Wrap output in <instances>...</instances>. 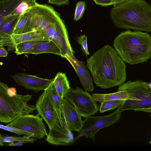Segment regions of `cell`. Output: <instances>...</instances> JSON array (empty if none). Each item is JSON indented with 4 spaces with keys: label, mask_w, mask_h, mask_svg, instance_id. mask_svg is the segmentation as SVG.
Segmentation results:
<instances>
[{
    "label": "cell",
    "mask_w": 151,
    "mask_h": 151,
    "mask_svg": "<svg viewBox=\"0 0 151 151\" xmlns=\"http://www.w3.org/2000/svg\"><path fill=\"white\" fill-rule=\"evenodd\" d=\"M86 66L96 86L102 88L119 86L126 81L125 64L116 50L109 45L87 59Z\"/></svg>",
    "instance_id": "1"
},
{
    "label": "cell",
    "mask_w": 151,
    "mask_h": 151,
    "mask_svg": "<svg viewBox=\"0 0 151 151\" xmlns=\"http://www.w3.org/2000/svg\"><path fill=\"white\" fill-rule=\"evenodd\" d=\"M110 16L118 28L151 32V5L145 0H127L114 6Z\"/></svg>",
    "instance_id": "2"
},
{
    "label": "cell",
    "mask_w": 151,
    "mask_h": 151,
    "mask_svg": "<svg viewBox=\"0 0 151 151\" xmlns=\"http://www.w3.org/2000/svg\"><path fill=\"white\" fill-rule=\"evenodd\" d=\"M113 46L124 61L130 65L151 59V36L148 33L127 29L116 37Z\"/></svg>",
    "instance_id": "3"
},
{
    "label": "cell",
    "mask_w": 151,
    "mask_h": 151,
    "mask_svg": "<svg viewBox=\"0 0 151 151\" xmlns=\"http://www.w3.org/2000/svg\"><path fill=\"white\" fill-rule=\"evenodd\" d=\"M32 96L29 94H17L15 88H9L7 84L0 81V122L9 123L20 116L37 110L36 106L27 104Z\"/></svg>",
    "instance_id": "4"
},
{
    "label": "cell",
    "mask_w": 151,
    "mask_h": 151,
    "mask_svg": "<svg viewBox=\"0 0 151 151\" xmlns=\"http://www.w3.org/2000/svg\"><path fill=\"white\" fill-rule=\"evenodd\" d=\"M126 90L128 99L122 104L123 111L151 107V82L129 80L119 86L117 91Z\"/></svg>",
    "instance_id": "5"
},
{
    "label": "cell",
    "mask_w": 151,
    "mask_h": 151,
    "mask_svg": "<svg viewBox=\"0 0 151 151\" xmlns=\"http://www.w3.org/2000/svg\"><path fill=\"white\" fill-rule=\"evenodd\" d=\"M35 106L38 113L49 129L64 134L71 132L68 128L64 118L56 111L44 91L37 100Z\"/></svg>",
    "instance_id": "6"
},
{
    "label": "cell",
    "mask_w": 151,
    "mask_h": 151,
    "mask_svg": "<svg viewBox=\"0 0 151 151\" xmlns=\"http://www.w3.org/2000/svg\"><path fill=\"white\" fill-rule=\"evenodd\" d=\"M123 111L121 104L115 111L109 115L97 117L90 116L86 118L76 139L84 136L94 141L96 132L102 128L119 122Z\"/></svg>",
    "instance_id": "7"
},
{
    "label": "cell",
    "mask_w": 151,
    "mask_h": 151,
    "mask_svg": "<svg viewBox=\"0 0 151 151\" xmlns=\"http://www.w3.org/2000/svg\"><path fill=\"white\" fill-rule=\"evenodd\" d=\"M64 98L71 102L84 118L94 115L99 110L97 102L91 95L78 87L76 88H70Z\"/></svg>",
    "instance_id": "8"
},
{
    "label": "cell",
    "mask_w": 151,
    "mask_h": 151,
    "mask_svg": "<svg viewBox=\"0 0 151 151\" xmlns=\"http://www.w3.org/2000/svg\"><path fill=\"white\" fill-rule=\"evenodd\" d=\"M6 125L32 133L34 138H43L48 134L43 119L38 113L36 115L29 114L20 116Z\"/></svg>",
    "instance_id": "9"
},
{
    "label": "cell",
    "mask_w": 151,
    "mask_h": 151,
    "mask_svg": "<svg viewBox=\"0 0 151 151\" xmlns=\"http://www.w3.org/2000/svg\"><path fill=\"white\" fill-rule=\"evenodd\" d=\"M12 77L17 84L27 90L33 91L36 93L44 91L54 80V78H43L23 73H17Z\"/></svg>",
    "instance_id": "10"
},
{
    "label": "cell",
    "mask_w": 151,
    "mask_h": 151,
    "mask_svg": "<svg viewBox=\"0 0 151 151\" xmlns=\"http://www.w3.org/2000/svg\"><path fill=\"white\" fill-rule=\"evenodd\" d=\"M61 114L69 130L71 132L75 131L79 132L83 125L82 116L75 106L64 98L62 104Z\"/></svg>",
    "instance_id": "11"
},
{
    "label": "cell",
    "mask_w": 151,
    "mask_h": 151,
    "mask_svg": "<svg viewBox=\"0 0 151 151\" xmlns=\"http://www.w3.org/2000/svg\"><path fill=\"white\" fill-rule=\"evenodd\" d=\"M73 67L84 91L90 92L94 90L92 78L84 62L78 60L73 55L65 57Z\"/></svg>",
    "instance_id": "12"
},
{
    "label": "cell",
    "mask_w": 151,
    "mask_h": 151,
    "mask_svg": "<svg viewBox=\"0 0 151 151\" xmlns=\"http://www.w3.org/2000/svg\"><path fill=\"white\" fill-rule=\"evenodd\" d=\"M10 38L11 50L15 49L16 45L22 42L34 40H50L51 39L44 31L40 29L20 35L12 34Z\"/></svg>",
    "instance_id": "13"
},
{
    "label": "cell",
    "mask_w": 151,
    "mask_h": 151,
    "mask_svg": "<svg viewBox=\"0 0 151 151\" xmlns=\"http://www.w3.org/2000/svg\"><path fill=\"white\" fill-rule=\"evenodd\" d=\"M46 136V140L51 145H68L74 142L73 133H63L53 130L49 129Z\"/></svg>",
    "instance_id": "14"
},
{
    "label": "cell",
    "mask_w": 151,
    "mask_h": 151,
    "mask_svg": "<svg viewBox=\"0 0 151 151\" xmlns=\"http://www.w3.org/2000/svg\"><path fill=\"white\" fill-rule=\"evenodd\" d=\"M43 53H50L58 55L62 57L61 50L57 43L51 39L47 42L39 45L26 53L38 55Z\"/></svg>",
    "instance_id": "15"
},
{
    "label": "cell",
    "mask_w": 151,
    "mask_h": 151,
    "mask_svg": "<svg viewBox=\"0 0 151 151\" xmlns=\"http://www.w3.org/2000/svg\"><path fill=\"white\" fill-rule=\"evenodd\" d=\"M21 15L11 14L0 17V34H12Z\"/></svg>",
    "instance_id": "16"
},
{
    "label": "cell",
    "mask_w": 151,
    "mask_h": 151,
    "mask_svg": "<svg viewBox=\"0 0 151 151\" xmlns=\"http://www.w3.org/2000/svg\"><path fill=\"white\" fill-rule=\"evenodd\" d=\"M53 83L58 95L61 98H64L70 88L69 82L65 73H58L54 78Z\"/></svg>",
    "instance_id": "17"
},
{
    "label": "cell",
    "mask_w": 151,
    "mask_h": 151,
    "mask_svg": "<svg viewBox=\"0 0 151 151\" xmlns=\"http://www.w3.org/2000/svg\"><path fill=\"white\" fill-rule=\"evenodd\" d=\"M91 96L93 99L100 103L106 101L116 100L127 99L129 97L127 91L123 90L117 92L109 94L94 93Z\"/></svg>",
    "instance_id": "18"
},
{
    "label": "cell",
    "mask_w": 151,
    "mask_h": 151,
    "mask_svg": "<svg viewBox=\"0 0 151 151\" xmlns=\"http://www.w3.org/2000/svg\"><path fill=\"white\" fill-rule=\"evenodd\" d=\"M35 31L27 12L20 16L12 34L20 35Z\"/></svg>",
    "instance_id": "19"
},
{
    "label": "cell",
    "mask_w": 151,
    "mask_h": 151,
    "mask_svg": "<svg viewBox=\"0 0 151 151\" xmlns=\"http://www.w3.org/2000/svg\"><path fill=\"white\" fill-rule=\"evenodd\" d=\"M53 80L44 90L57 112L61 114L62 104L63 99L58 94L53 83Z\"/></svg>",
    "instance_id": "20"
},
{
    "label": "cell",
    "mask_w": 151,
    "mask_h": 151,
    "mask_svg": "<svg viewBox=\"0 0 151 151\" xmlns=\"http://www.w3.org/2000/svg\"><path fill=\"white\" fill-rule=\"evenodd\" d=\"M49 40H34L22 42L16 45L14 52L17 55L26 53L27 52L41 44Z\"/></svg>",
    "instance_id": "21"
},
{
    "label": "cell",
    "mask_w": 151,
    "mask_h": 151,
    "mask_svg": "<svg viewBox=\"0 0 151 151\" xmlns=\"http://www.w3.org/2000/svg\"><path fill=\"white\" fill-rule=\"evenodd\" d=\"M20 0H10L0 2V17L12 14Z\"/></svg>",
    "instance_id": "22"
},
{
    "label": "cell",
    "mask_w": 151,
    "mask_h": 151,
    "mask_svg": "<svg viewBox=\"0 0 151 151\" xmlns=\"http://www.w3.org/2000/svg\"><path fill=\"white\" fill-rule=\"evenodd\" d=\"M124 100H116L104 102L101 104L99 110L100 113H101L110 110H114L117 108Z\"/></svg>",
    "instance_id": "23"
},
{
    "label": "cell",
    "mask_w": 151,
    "mask_h": 151,
    "mask_svg": "<svg viewBox=\"0 0 151 151\" xmlns=\"http://www.w3.org/2000/svg\"><path fill=\"white\" fill-rule=\"evenodd\" d=\"M31 7L27 3L20 0L12 14L21 15L27 12Z\"/></svg>",
    "instance_id": "24"
},
{
    "label": "cell",
    "mask_w": 151,
    "mask_h": 151,
    "mask_svg": "<svg viewBox=\"0 0 151 151\" xmlns=\"http://www.w3.org/2000/svg\"><path fill=\"white\" fill-rule=\"evenodd\" d=\"M85 7L86 4L84 1H80L77 3L74 16V20L75 21H77L82 17Z\"/></svg>",
    "instance_id": "25"
},
{
    "label": "cell",
    "mask_w": 151,
    "mask_h": 151,
    "mask_svg": "<svg viewBox=\"0 0 151 151\" xmlns=\"http://www.w3.org/2000/svg\"><path fill=\"white\" fill-rule=\"evenodd\" d=\"M75 39L81 46L83 53L87 56L89 55L87 43V37L84 35H81L76 37Z\"/></svg>",
    "instance_id": "26"
},
{
    "label": "cell",
    "mask_w": 151,
    "mask_h": 151,
    "mask_svg": "<svg viewBox=\"0 0 151 151\" xmlns=\"http://www.w3.org/2000/svg\"><path fill=\"white\" fill-rule=\"evenodd\" d=\"M0 128L4 130L17 134L19 135H28L30 136L31 137H32L33 136V134L32 133L28 132L15 127L0 124Z\"/></svg>",
    "instance_id": "27"
},
{
    "label": "cell",
    "mask_w": 151,
    "mask_h": 151,
    "mask_svg": "<svg viewBox=\"0 0 151 151\" xmlns=\"http://www.w3.org/2000/svg\"><path fill=\"white\" fill-rule=\"evenodd\" d=\"M24 136V138L21 141L15 143L12 142L6 145L10 146H20L23 145L25 143H34L36 140L35 138L31 137L30 136L26 135Z\"/></svg>",
    "instance_id": "28"
},
{
    "label": "cell",
    "mask_w": 151,
    "mask_h": 151,
    "mask_svg": "<svg viewBox=\"0 0 151 151\" xmlns=\"http://www.w3.org/2000/svg\"><path fill=\"white\" fill-rule=\"evenodd\" d=\"M0 146H2L4 145L3 143H11L14 142H19L22 140L24 138L23 137H15L13 136H4L0 134Z\"/></svg>",
    "instance_id": "29"
},
{
    "label": "cell",
    "mask_w": 151,
    "mask_h": 151,
    "mask_svg": "<svg viewBox=\"0 0 151 151\" xmlns=\"http://www.w3.org/2000/svg\"><path fill=\"white\" fill-rule=\"evenodd\" d=\"M49 3L60 6L63 5H68L70 0H48Z\"/></svg>",
    "instance_id": "30"
},
{
    "label": "cell",
    "mask_w": 151,
    "mask_h": 151,
    "mask_svg": "<svg viewBox=\"0 0 151 151\" xmlns=\"http://www.w3.org/2000/svg\"><path fill=\"white\" fill-rule=\"evenodd\" d=\"M95 3L102 6H108L113 5L111 0H93Z\"/></svg>",
    "instance_id": "31"
},
{
    "label": "cell",
    "mask_w": 151,
    "mask_h": 151,
    "mask_svg": "<svg viewBox=\"0 0 151 151\" xmlns=\"http://www.w3.org/2000/svg\"><path fill=\"white\" fill-rule=\"evenodd\" d=\"M8 52L3 47H0V56L1 57H6L8 55Z\"/></svg>",
    "instance_id": "32"
},
{
    "label": "cell",
    "mask_w": 151,
    "mask_h": 151,
    "mask_svg": "<svg viewBox=\"0 0 151 151\" xmlns=\"http://www.w3.org/2000/svg\"><path fill=\"white\" fill-rule=\"evenodd\" d=\"M135 111H142L145 112H150L151 113V107L139 109H135L134 110ZM149 116L151 117V114H150Z\"/></svg>",
    "instance_id": "33"
},
{
    "label": "cell",
    "mask_w": 151,
    "mask_h": 151,
    "mask_svg": "<svg viewBox=\"0 0 151 151\" xmlns=\"http://www.w3.org/2000/svg\"><path fill=\"white\" fill-rule=\"evenodd\" d=\"M127 0H111L113 6H116Z\"/></svg>",
    "instance_id": "34"
},
{
    "label": "cell",
    "mask_w": 151,
    "mask_h": 151,
    "mask_svg": "<svg viewBox=\"0 0 151 151\" xmlns=\"http://www.w3.org/2000/svg\"><path fill=\"white\" fill-rule=\"evenodd\" d=\"M22 1L27 3L31 7L34 6L36 3V0H22Z\"/></svg>",
    "instance_id": "35"
},
{
    "label": "cell",
    "mask_w": 151,
    "mask_h": 151,
    "mask_svg": "<svg viewBox=\"0 0 151 151\" xmlns=\"http://www.w3.org/2000/svg\"><path fill=\"white\" fill-rule=\"evenodd\" d=\"M10 0H0V2H4L6 1H7Z\"/></svg>",
    "instance_id": "36"
},
{
    "label": "cell",
    "mask_w": 151,
    "mask_h": 151,
    "mask_svg": "<svg viewBox=\"0 0 151 151\" xmlns=\"http://www.w3.org/2000/svg\"><path fill=\"white\" fill-rule=\"evenodd\" d=\"M149 143L151 144V140L149 142Z\"/></svg>",
    "instance_id": "37"
}]
</instances>
